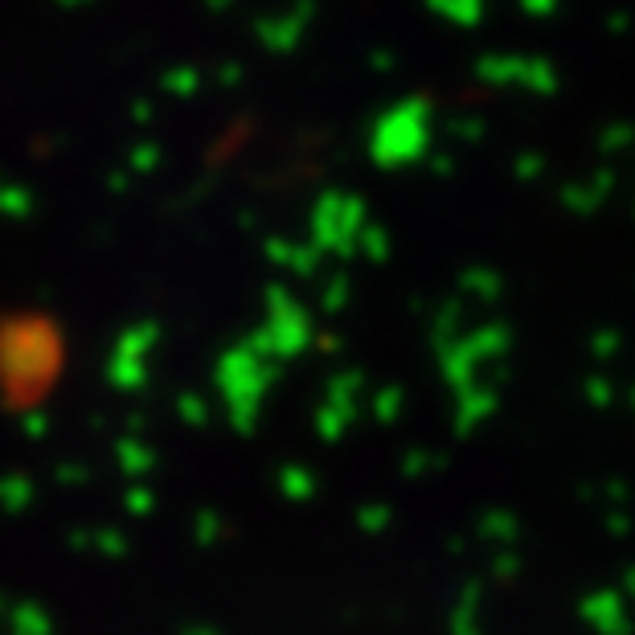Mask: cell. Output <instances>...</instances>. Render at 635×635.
I'll return each mask as SVG.
<instances>
[{"mask_svg": "<svg viewBox=\"0 0 635 635\" xmlns=\"http://www.w3.org/2000/svg\"><path fill=\"white\" fill-rule=\"evenodd\" d=\"M427 132H431V107L422 99H402L373 128V160L378 165L418 160L427 148Z\"/></svg>", "mask_w": 635, "mask_h": 635, "instance_id": "1", "label": "cell"}, {"mask_svg": "<svg viewBox=\"0 0 635 635\" xmlns=\"http://www.w3.org/2000/svg\"><path fill=\"white\" fill-rule=\"evenodd\" d=\"M308 25H312V0H300L291 13H284V17H271V21L259 25V41H263L267 50L284 53V50H291V46L300 41Z\"/></svg>", "mask_w": 635, "mask_h": 635, "instance_id": "2", "label": "cell"}, {"mask_svg": "<svg viewBox=\"0 0 635 635\" xmlns=\"http://www.w3.org/2000/svg\"><path fill=\"white\" fill-rule=\"evenodd\" d=\"M427 4L443 17H452L455 25H471L480 17V0H427Z\"/></svg>", "mask_w": 635, "mask_h": 635, "instance_id": "3", "label": "cell"}, {"mask_svg": "<svg viewBox=\"0 0 635 635\" xmlns=\"http://www.w3.org/2000/svg\"><path fill=\"white\" fill-rule=\"evenodd\" d=\"M197 70H168L165 74V91L168 95H177V99H184V95H197Z\"/></svg>", "mask_w": 635, "mask_h": 635, "instance_id": "4", "label": "cell"}, {"mask_svg": "<svg viewBox=\"0 0 635 635\" xmlns=\"http://www.w3.org/2000/svg\"><path fill=\"white\" fill-rule=\"evenodd\" d=\"M209 4H214V9H230V4H235V0H209Z\"/></svg>", "mask_w": 635, "mask_h": 635, "instance_id": "5", "label": "cell"}, {"mask_svg": "<svg viewBox=\"0 0 635 635\" xmlns=\"http://www.w3.org/2000/svg\"><path fill=\"white\" fill-rule=\"evenodd\" d=\"M62 4H83V0H62Z\"/></svg>", "mask_w": 635, "mask_h": 635, "instance_id": "6", "label": "cell"}]
</instances>
